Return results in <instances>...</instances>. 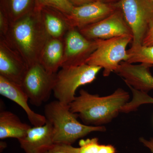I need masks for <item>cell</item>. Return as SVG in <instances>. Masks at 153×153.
Masks as SVG:
<instances>
[{"label": "cell", "mask_w": 153, "mask_h": 153, "mask_svg": "<svg viewBox=\"0 0 153 153\" xmlns=\"http://www.w3.org/2000/svg\"><path fill=\"white\" fill-rule=\"evenodd\" d=\"M79 93L68 106L71 112L77 114L83 124L88 126L109 123L130 100L129 93L121 88L106 96L91 94L84 89Z\"/></svg>", "instance_id": "obj_1"}, {"label": "cell", "mask_w": 153, "mask_h": 153, "mask_svg": "<svg viewBox=\"0 0 153 153\" xmlns=\"http://www.w3.org/2000/svg\"><path fill=\"white\" fill-rule=\"evenodd\" d=\"M3 38L25 59L28 66L39 62L41 51L50 38L41 19L40 9L10 23Z\"/></svg>", "instance_id": "obj_2"}, {"label": "cell", "mask_w": 153, "mask_h": 153, "mask_svg": "<svg viewBox=\"0 0 153 153\" xmlns=\"http://www.w3.org/2000/svg\"><path fill=\"white\" fill-rule=\"evenodd\" d=\"M44 116L53 126L54 143L71 145L93 132H104L103 126H88L78 120L77 114L71 112L68 105L58 100L51 102L44 108Z\"/></svg>", "instance_id": "obj_3"}, {"label": "cell", "mask_w": 153, "mask_h": 153, "mask_svg": "<svg viewBox=\"0 0 153 153\" xmlns=\"http://www.w3.org/2000/svg\"><path fill=\"white\" fill-rule=\"evenodd\" d=\"M102 69L100 66L88 64L62 67L56 73L54 96L61 103L68 105L76 97V89L94 81Z\"/></svg>", "instance_id": "obj_4"}, {"label": "cell", "mask_w": 153, "mask_h": 153, "mask_svg": "<svg viewBox=\"0 0 153 153\" xmlns=\"http://www.w3.org/2000/svg\"><path fill=\"white\" fill-rule=\"evenodd\" d=\"M123 15L133 36L131 49L142 46L153 23V4L149 0H120L115 4Z\"/></svg>", "instance_id": "obj_5"}, {"label": "cell", "mask_w": 153, "mask_h": 153, "mask_svg": "<svg viewBox=\"0 0 153 153\" xmlns=\"http://www.w3.org/2000/svg\"><path fill=\"white\" fill-rule=\"evenodd\" d=\"M132 40V35L100 40L98 47L88 59L86 64L103 68L104 76H109L113 72L116 73L120 63L127 62L129 58L126 48Z\"/></svg>", "instance_id": "obj_6"}, {"label": "cell", "mask_w": 153, "mask_h": 153, "mask_svg": "<svg viewBox=\"0 0 153 153\" xmlns=\"http://www.w3.org/2000/svg\"><path fill=\"white\" fill-rule=\"evenodd\" d=\"M56 73H49L39 62L28 66L22 86L30 103L40 106L49 100L56 80Z\"/></svg>", "instance_id": "obj_7"}, {"label": "cell", "mask_w": 153, "mask_h": 153, "mask_svg": "<svg viewBox=\"0 0 153 153\" xmlns=\"http://www.w3.org/2000/svg\"><path fill=\"white\" fill-rule=\"evenodd\" d=\"M64 53L61 68L86 64V61L97 49L100 40L84 37L77 28L71 27L64 38Z\"/></svg>", "instance_id": "obj_8"}, {"label": "cell", "mask_w": 153, "mask_h": 153, "mask_svg": "<svg viewBox=\"0 0 153 153\" xmlns=\"http://www.w3.org/2000/svg\"><path fill=\"white\" fill-rule=\"evenodd\" d=\"M118 9L101 21L78 30L84 37L91 40H107L124 35L132 36L122 13Z\"/></svg>", "instance_id": "obj_9"}, {"label": "cell", "mask_w": 153, "mask_h": 153, "mask_svg": "<svg viewBox=\"0 0 153 153\" xmlns=\"http://www.w3.org/2000/svg\"><path fill=\"white\" fill-rule=\"evenodd\" d=\"M117 9L115 5L98 0L75 6L70 14L66 15L71 27L79 30L101 21Z\"/></svg>", "instance_id": "obj_10"}, {"label": "cell", "mask_w": 153, "mask_h": 153, "mask_svg": "<svg viewBox=\"0 0 153 153\" xmlns=\"http://www.w3.org/2000/svg\"><path fill=\"white\" fill-rule=\"evenodd\" d=\"M28 67L22 55L4 38H0V76L21 85Z\"/></svg>", "instance_id": "obj_11"}, {"label": "cell", "mask_w": 153, "mask_h": 153, "mask_svg": "<svg viewBox=\"0 0 153 153\" xmlns=\"http://www.w3.org/2000/svg\"><path fill=\"white\" fill-rule=\"evenodd\" d=\"M151 67L144 63L136 65L123 61L117 73L123 79L127 85L147 93L153 89V76L150 71Z\"/></svg>", "instance_id": "obj_12"}, {"label": "cell", "mask_w": 153, "mask_h": 153, "mask_svg": "<svg viewBox=\"0 0 153 153\" xmlns=\"http://www.w3.org/2000/svg\"><path fill=\"white\" fill-rule=\"evenodd\" d=\"M19 141L26 153H45L54 143L52 123L47 120L44 125L31 127Z\"/></svg>", "instance_id": "obj_13"}, {"label": "cell", "mask_w": 153, "mask_h": 153, "mask_svg": "<svg viewBox=\"0 0 153 153\" xmlns=\"http://www.w3.org/2000/svg\"><path fill=\"white\" fill-rule=\"evenodd\" d=\"M0 94L20 105L25 110L33 126H43L46 123L47 120L44 116L35 112L30 108L28 104L29 97L21 85L0 76Z\"/></svg>", "instance_id": "obj_14"}, {"label": "cell", "mask_w": 153, "mask_h": 153, "mask_svg": "<svg viewBox=\"0 0 153 153\" xmlns=\"http://www.w3.org/2000/svg\"><path fill=\"white\" fill-rule=\"evenodd\" d=\"M64 38H49L41 51L39 63L49 73H57L61 67L64 53Z\"/></svg>", "instance_id": "obj_15"}, {"label": "cell", "mask_w": 153, "mask_h": 153, "mask_svg": "<svg viewBox=\"0 0 153 153\" xmlns=\"http://www.w3.org/2000/svg\"><path fill=\"white\" fill-rule=\"evenodd\" d=\"M40 9L42 22L49 37L64 38L71 28L66 15L49 7H43Z\"/></svg>", "instance_id": "obj_16"}, {"label": "cell", "mask_w": 153, "mask_h": 153, "mask_svg": "<svg viewBox=\"0 0 153 153\" xmlns=\"http://www.w3.org/2000/svg\"><path fill=\"white\" fill-rule=\"evenodd\" d=\"M31 126L22 122L18 116L8 111L0 112V139L13 138L20 140L26 135Z\"/></svg>", "instance_id": "obj_17"}, {"label": "cell", "mask_w": 153, "mask_h": 153, "mask_svg": "<svg viewBox=\"0 0 153 153\" xmlns=\"http://www.w3.org/2000/svg\"><path fill=\"white\" fill-rule=\"evenodd\" d=\"M35 0H1V9L10 23L34 10Z\"/></svg>", "instance_id": "obj_18"}, {"label": "cell", "mask_w": 153, "mask_h": 153, "mask_svg": "<svg viewBox=\"0 0 153 153\" xmlns=\"http://www.w3.org/2000/svg\"><path fill=\"white\" fill-rule=\"evenodd\" d=\"M78 153H116L115 148L111 145L100 144L98 139L93 138L79 141Z\"/></svg>", "instance_id": "obj_19"}, {"label": "cell", "mask_w": 153, "mask_h": 153, "mask_svg": "<svg viewBox=\"0 0 153 153\" xmlns=\"http://www.w3.org/2000/svg\"><path fill=\"white\" fill-rule=\"evenodd\" d=\"M129 58L127 62L132 64L144 63L153 66V45L149 47L142 46L127 50Z\"/></svg>", "instance_id": "obj_20"}, {"label": "cell", "mask_w": 153, "mask_h": 153, "mask_svg": "<svg viewBox=\"0 0 153 153\" xmlns=\"http://www.w3.org/2000/svg\"><path fill=\"white\" fill-rule=\"evenodd\" d=\"M132 93V98L122 108L121 113H128L135 111L140 105L145 104H153V98L147 92L137 90L130 85H127Z\"/></svg>", "instance_id": "obj_21"}, {"label": "cell", "mask_w": 153, "mask_h": 153, "mask_svg": "<svg viewBox=\"0 0 153 153\" xmlns=\"http://www.w3.org/2000/svg\"><path fill=\"white\" fill-rule=\"evenodd\" d=\"M36 7H49L60 11L65 15L71 13L74 6L68 0H35Z\"/></svg>", "instance_id": "obj_22"}, {"label": "cell", "mask_w": 153, "mask_h": 153, "mask_svg": "<svg viewBox=\"0 0 153 153\" xmlns=\"http://www.w3.org/2000/svg\"><path fill=\"white\" fill-rule=\"evenodd\" d=\"M44 153H78V148L74 147L71 145L54 143Z\"/></svg>", "instance_id": "obj_23"}, {"label": "cell", "mask_w": 153, "mask_h": 153, "mask_svg": "<svg viewBox=\"0 0 153 153\" xmlns=\"http://www.w3.org/2000/svg\"><path fill=\"white\" fill-rule=\"evenodd\" d=\"M10 22L2 11L0 10V38L5 37L10 29Z\"/></svg>", "instance_id": "obj_24"}, {"label": "cell", "mask_w": 153, "mask_h": 153, "mask_svg": "<svg viewBox=\"0 0 153 153\" xmlns=\"http://www.w3.org/2000/svg\"><path fill=\"white\" fill-rule=\"evenodd\" d=\"M153 45V23L151 25L143 43V46L149 47Z\"/></svg>", "instance_id": "obj_25"}, {"label": "cell", "mask_w": 153, "mask_h": 153, "mask_svg": "<svg viewBox=\"0 0 153 153\" xmlns=\"http://www.w3.org/2000/svg\"><path fill=\"white\" fill-rule=\"evenodd\" d=\"M140 142L144 146L148 148L150 151L153 153V138H151L149 140H147L143 137H141L140 139Z\"/></svg>", "instance_id": "obj_26"}, {"label": "cell", "mask_w": 153, "mask_h": 153, "mask_svg": "<svg viewBox=\"0 0 153 153\" xmlns=\"http://www.w3.org/2000/svg\"><path fill=\"white\" fill-rule=\"evenodd\" d=\"M73 6H79L98 0H68ZM101 1V0H100Z\"/></svg>", "instance_id": "obj_27"}, {"label": "cell", "mask_w": 153, "mask_h": 153, "mask_svg": "<svg viewBox=\"0 0 153 153\" xmlns=\"http://www.w3.org/2000/svg\"><path fill=\"white\" fill-rule=\"evenodd\" d=\"M7 147V144L5 142H1V144H0V148H1V151H2L4 149H5Z\"/></svg>", "instance_id": "obj_28"}, {"label": "cell", "mask_w": 153, "mask_h": 153, "mask_svg": "<svg viewBox=\"0 0 153 153\" xmlns=\"http://www.w3.org/2000/svg\"><path fill=\"white\" fill-rule=\"evenodd\" d=\"M101 1L106 2V1H111V0H101Z\"/></svg>", "instance_id": "obj_29"}, {"label": "cell", "mask_w": 153, "mask_h": 153, "mask_svg": "<svg viewBox=\"0 0 153 153\" xmlns=\"http://www.w3.org/2000/svg\"><path fill=\"white\" fill-rule=\"evenodd\" d=\"M152 4H153V0H149Z\"/></svg>", "instance_id": "obj_30"}]
</instances>
